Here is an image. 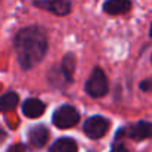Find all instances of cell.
Segmentation results:
<instances>
[{"instance_id": "6da1fadb", "label": "cell", "mask_w": 152, "mask_h": 152, "mask_svg": "<svg viewBox=\"0 0 152 152\" xmlns=\"http://www.w3.org/2000/svg\"><path fill=\"white\" fill-rule=\"evenodd\" d=\"M14 48L20 66L30 70L37 66L48 52L46 31L39 26H28L20 30L14 39Z\"/></svg>"}, {"instance_id": "7a4b0ae2", "label": "cell", "mask_w": 152, "mask_h": 152, "mask_svg": "<svg viewBox=\"0 0 152 152\" xmlns=\"http://www.w3.org/2000/svg\"><path fill=\"white\" fill-rule=\"evenodd\" d=\"M85 91L93 99L104 97L109 91V82L102 67H94L91 72V76L85 84Z\"/></svg>"}, {"instance_id": "3957f363", "label": "cell", "mask_w": 152, "mask_h": 152, "mask_svg": "<svg viewBox=\"0 0 152 152\" xmlns=\"http://www.w3.org/2000/svg\"><path fill=\"white\" fill-rule=\"evenodd\" d=\"M81 119L79 112L76 110L75 106L72 104H61L52 115V122L57 128H70L73 125H76Z\"/></svg>"}, {"instance_id": "277c9868", "label": "cell", "mask_w": 152, "mask_h": 152, "mask_svg": "<svg viewBox=\"0 0 152 152\" xmlns=\"http://www.w3.org/2000/svg\"><path fill=\"white\" fill-rule=\"evenodd\" d=\"M109 127H110V121L102 115H94V116H90L82 128H84V133L90 137V139H102L107 131H109Z\"/></svg>"}, {"instance_id": "5b68a950", "label": "cell", "mask_w": 152, "mask_h": 152, "mask_svg": "<svg viewBox=\"0 0 152 152\" xmlns=\"http://www.w3.org/2000/svg\"><path fill=\"white\" fill-rule=\"evenodd\" d=\"M33 6L49 11L58 17H66L72 11V3L66 0H42V2H33Z\"/></svg>"}, {"instance_id": "8992f818", "label": "cell", "mask_w": 152, "mask_h": 152, "mask_svg": "<svg viewBox=\"0 0 152 152\" xmlns=\"http://www.w3.org/2000/svg\"><path fill=\"white\" fill-rule=\"evenodd\" d=\"M125 136L133 140H146L152 137V124L148 121H139L125 128Z\"/></svg>"}, {"instance_id": "52a82bcc", "label": "cell", "mask_w": 152, "mask_h": 152, "mask_svg": "<svg viewBox=\"0 0 152 152\" xmlns=\"http://www.w3.org/2000/svg\"><path fill=\"white\" fill-rule=\"evenodd\" d=\"M49 139V130L45 125H36L28 131V143L33 148H43Z\"/></svg>"}, {"instance_id": "ba28073f", "label": "cell", "mask_w": 152, "mask_h": 152, "mask_svg": "<svg viewBox=\"0 0 152 152\" xmlns=\"http://www.w3.org/2000/svg\"><path fill=\"white\" fill-rule=\"evenodd\" d=\"M46 106L39 99H27L23 103V113L28 118H39L43 115Z\"/></svg>"}, {"instance_id": "9c48e42d", "label": "cell", "mask_w": 152, "mask_h": 152, "mask_svg": "<svg viewBox=\"0 0 152 152\" xmlns=\"http://www.w3.org/2000/svg\"><path fill=\"white\" fill-rule=\"evenodd\" d=\"M133 8V3L128 0H109L103 5V11L109 15H122Z\"/></svg>"}, {"instance_id": "30bf717a", "label": "cell", "mask_w": 152, "mask_h": 152, "mask_svg": "<svg viewBox=\"0 0 152 152\" xmlns=\"http://www.w3.org/2000/svg\"><path fill=\"white\" fill-rule=\"evenodd\" d=\"M76 69V58L75 54H66L61 64H60V72L63 75V78L66 81V84H72L73 82V73Z\"/></svg>"}, {"instance_id": "8fae6325", "label": "cell", "mask_w": 152, "mask_h": 152, "mask_svg": "<svg viewBox=\"0 0 152 152\" xmlns=\"http://www.w3.org/2000/svg\"><path fill=\"white\" fill-rule=\"evenodd\" d=\"M49 152H78V145L70 137H61L49 146Z\"/></svg>"}, {"instance_id": "7c38bea8", "label": "cell", "mask_w": 152, "mask_h": 152, "mask_svg": "<svg viewBox=\"0 0 152 152\" xmlns=\"http://www.w3.org/2000/svg\"><path fill=\"white\" fill-rule=\"evenodd\" d=\"M18 102H20V97L14 91H9V93H6L3 96H0V112L14 110L17 107Z\"/></svg>"}, {"instance_id": "4fadbf2b", "label": "cell", "mask_w": 152, "mask_h": 152, "mask_svg": "<svg viewBox=\"0 0 152 152\" xmlns=\"http://www.w3.org/2000/svg\"><path fill=\"white\" fill-rule=\"evenodd\" d=\"M139 88H140L143 93H149V91H152V76H149V78L140 81Z\"/></svg>"}, {"instance_id": "5bb4252c", "label": "cell", "mask_w": 152, "mask_h": 152, "mask_svg": "<svg viewBox=\"0 0 152 152\" xmlns=\"http://www.w3.org/2000/svg\"><path fill=\"white\" fill-rule=\"evenodd\" d=\"M9 152H28V151H27L26 146H23V145H17V146H12V148L9 149Z\"/></svg>"}, {"instance_id": "9a60e30c", "label": "cell", "mask_w": 152, "mask_h": 152, "mask_svg": "<svg viewBox=\"0 0 152 152\" xmlns=\"http://www.w3.org/2000/svg\"><path fill=\"white\" fill-rule=\"evenodd\" d=\"M6 136H8V134H6V131L3 130V127H2V125H0V143H3V142H5Z\"/></svg>"}, {"instance_id": "2e32d148", "label": "cell", "mask_w": 152, "mask_h": 152, "mask_svg": "<svg viewBox=\"0 0 152 152\" xmlns=\"http://www.w3.org/2000/svg\"><path fill=\"white\" fill-rule=\"evenodd\" d=\"M149 36L152 37V24H151V28H149Z\"/></svg>"}, {"instance_id": "e0dca14e", "label": "cell", "mask_w": 152, "mask_h": 152, "mask_svg": "<svg viewBox=\"0 0 152 152\" xmlns=\"http://www.w3.org/2000/svg\"><path fill=\"white\" fill-rule=\"evenodd\" d=\"M151 63H152V57H151Z\"/></svg>"}, {"instance_id": "ac0fdd59", "label": "cell", "mask_w": 152, "mask_h": 152, "mask_svg": "<svg viewBox=\"0 0 152 152\" xmlns=\"http://www.w3.org/2000/svg\"><path fill=\"white\" fill-rule=\"evenodd\" d=\"M90 152H93V151H90Z\"/></svg>"}]
</instances>
